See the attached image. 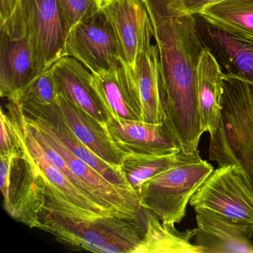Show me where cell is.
Here are the masks:
<instances>
[{"instance_id":"cell-1","label":"cell","mask_w":253,"mask_h":253,"mask_svg":"<svg viewBox=\"0 0 253 253\" xmlns=\"http://www.w3.org/2000/svg\"><path fill=\"white\" fill-rule=\"evenodd\" d=\"M159 51L164 122L184 153L198 150L201 131L197 71L204 47L181 0H143Z\"/></svg>"},{"instance_id":"cell-2","label":"cell","mask_w":253,"mask_h":253,"mask_svg":"<svg viewBox=\"0 0 253 253\" xmlns=\"http://www.w3.org/2000/svg\"><path fill=\"white\" fill-rule=\"evenodd\" d=\"M40 220L39 229L73 250L136 253L146 234L147 210L85 218L44 209Z\"/></svg>"},{"instance_id":"cell-3","label":"cell","mask_w":253,"mask_h":253,"mask_svg":"<svg viewBox=\"0 0 253 253\" xmlns=\"http://www.w3.org/2000/svg\"><path fill=\"white\" fill-rule=\"evenodd\" d=\"M218 126L210 134L209 158L237 167L253 190V84L225 74Z\"/></svg>"},{"instance_id":"cell-4","label":"cell","mask_w":253,"mask_h":253,"mask_svg":"<svg viewBox=\"0 0 253 253\" xmlns=\"http://www.w3.org/2000/svg\"><path fill=\"white\" fill-rule=\"evenodd\" d=\"M213 171L199 151L192 154L180 151L171 167L143 185L139 195L142 207L166 224L180 223L188 204Z\"/></svg>"},{"instance_id":"cell-5","label":"cell","mask_w":253,"mask_h":253,"mask_svg":"<svg viewBox=\"0 0 253 253\" xmlns=\"http://www.w3.org/2000/svg\"><path fill=\"white\" fill-rule=\"evenodd\" d=\"M17 136L20 148L10 153H0V189L3 208L16 221L32 229H39L48 186L41 169Z\"/></svg>"},{"instance_id":"cell-6","label":"cell","mask_w":253,"mask_h":253,"mask_svg":"<svg viewBox=\"0 0 253 253\" xmlns=\"http://www.w3.org/2000/svg\"><path fill=\"white\" fill-rule=\"evenodd\" d=\"M5 109L17 134L46 180L48 195L45 210L85 218L124 213L109 210L88 198L46 159L41 144L29 129L22 106L17 100L8 99Z\"/></svg>"},{"instance_id":"cell-7","label":"cell","mask_w":253,"mask_h":253,"mask_svg":"<svg viewBox=\"0 0 253 253\" xmlns=\"http://www.w3.org/2000/svg\"><path fill=\"white\" fill-rule=\"evenodd\" d=\"M189 204L195 210L253 224V190L235 166H221L214 170Z\"/></svg>"},{"instance_id":"cell-8","label":"cell","mask_w":253,"mask_h":253,"mask_svg":"<svg viewBox=\"0 0 253 253\" xmlns=\"http://www.w3.org/2000/svg\"><path fill=\"white\" fill-rule=\"evenodd\" d=\"M66 56L81 62L93 75L122 66L124 60L116 35L101 8L69 32Z\"/></svg>"},{"instance_id":"cell-9","label":"cell","mask_w":253,"mask_h":253,"mask_svg":"<svg viewBox=\"0 0 253 253\" xmlns=\"http://www.w3.org/2000/svg\"><path fill=\"white\" fill-rule=\"evenodd\" d=\"M26 38L39 75L66 56L68 32L57 0H24Z\"/></svg>"},{"instance_id":"cell-10","label":"cell","mask_w":253,"mask_h":253,"mask_svg":"<svg viewBox=\"0 0 253 253\" xmlns=\"http://www.w3.org/2000/svg\"><path fill=\"white\" fill-rule=\"evenodd\" d=\"M194 17L203 45L223 73L253 84V38L203 14Z\"/></svg>"},{"instance_id":"cell-11","label":"cell","mask_w":253,"mask_h":253,"mask_svg":"<svg viewBox=\"0 0 253 253\" xmlns=\"http://www.w3.org/2000/svg\"><path fill=\"white\" fill-rule=\"evenodd\" d=\"M105 125L123 155L165 156L181 151L180 142L164 122L152 124L111 117Z\"/></svg>"},{"instance_id":"cell-12","label":"cell","mask_w":253,"mask_h":253,"mask_svg":"<svg viewBox=\"0 0 253 253\" xmlns=\"http://www.w3.org/2000/svg\"><path fill=\"white\" fill-rule=\"evenodd\" d=\"M20 106L26 118L49 130L74 155L94 169L108 181L118 187L133 190L127 183L121 168L113 167L99 158L74 134L65 121L56 102L48 106Z\"/></svg>"},{"instance_id":"cell-13","label":"cell","mask_w":253,"mask_h":253,"mask_svg":"<svg viewBox=\"0 0 253 253\" xmlns=\"http://www.w3.org/2000/svg\"><path fill=\"white\" fill-rule=\"evenodd\" d=\"M100 8L113 28L124 62L133 69L145 34L151 28L143 0H101Z\"/></svg>"},{"instance_id":"cell-14","label":"cell","mask_w":253,"mask_h":253,"mask_svg":"<svg viewBox=\"0 0 253 253\" xmlns=\"http://www.w3.org/2000/svg\"><path fill=\"white\" fill-rule=\"evenodd\" d=\"M195 211L194 244L204 253H253V224L233 221L207 210Z\"/></svg>"},{"instance_id":"cell-15","label":"cell","mask_w":253,"mask_h":253,"mask_svg":"<svg viewBox=\"0 0 253 253\" xmlns=\"http://www.w3.org/2000/svg\"><path fill=\"white\" fill-rule=\"evenodd\" d=\"M51 69L58 94L101 123L109 120L110 117L94 87L93 74L81 62L65 56Z\"/></svg>"},{"instance_id":"cell-16","label":"cell","mask_w":253,"mask_h":253,"mask_svg":"<svg viewBox=\"0 0 253 253\" xmlns=\"http://www.w3.org/2000/svg\"><path fill=\"white\" fill-rule=\"evenodd\" d=\"M152 38L153 26L145 34L135 66L130 69L140 99L142 121L160 124L165 118L161 103L159 51L157 45L151 43Z\"/></svg>"},{"instance_id":"cell-17","label":"cell","mask_w":253,"mask_h":253,"mask_svg":"<svg viewBox=\"0 0 253 253\" xmlns=\"http://www.w3.org/2000/svg\"><path fill=\"white\" fill-rule=\"evenodd\" d=\"M93 82L109 117L142 121L141 106L129 66L93 75Z\"/></svg>"},{"instance_id":"cell-18","label":"cell","mask_w":253,"mask_h":253,"mask_svg":"<svg viewBox=\"0 0 253 253\" xmlns=\"http://www.w3.org/2000/svg\"><path fill=\"white\" fill-rule=\"evenodd\" d=\"M57 106L69 128L91 152L117 168H121L123 154L117 149L106 125L58 94Z\"/></svg>"},{"instance_id":"cell-19","label":"cell","mask_w":253,"mask_h":253,"mask_svg":"<svg viewBox=\"0 0 253 253\" xmlns=\"http://www.w3.org/2000/svg\"><path fill=\"white\" fill-rule=\"evenodd\" d=\"M39 75L35 69L27 38L12 40L5 32L0 35V94L14 98Z\"/></svg>"},{"instance_id":"cell-20","label":"cell","mask_w":253,"mask_h":253,"mask_svg":"<svg viewBox=\"0 0 253 253\" xmlns=\"http://www.w3.org/2000/svg\"><path fill=\"white\" fill-rule=\"evenodd\" d=\"M225 74L210 51L204 48L197 71L201 131L212 134L221 114Z\"/></svg>"},{"instance_id":"cell-21","label":"cell","mask_w":253,"mask_h":253,"mask_svg":"<svg viewBox=\"0 0 253 253\" xmlns=\"http://www.w3.org/2000/svg\"><path fill=\"white\" fill-rule=\"evenodd\" d=\"M196 232V228L180 232L147 210L146 234L136 253H204L203 248L191 242Z\"/></svg>"},{"instance_id":"cell-22","label":"cell","mask_w":253,"mask_h":253,"mask_svg":"<svg viewBox=\"0 0 253 253\" xmlns=\"http://www.w3.org/2000/svg\"><path fill=\"white\" fill-rule=\"evenodd\" d=\"M177 154L155 156V155L124 154L121 169L130 187L140 195L142 186L149 179L172 165Z\"/></svg>"},{"instance_id":"cell-23","label":"cell","mask_w":253,"mask_h":253,"mask_svg":"<svg viewBox=\"0 0 253 253\" xmlns=\"http://www.w3.org/2000/svg\"><path fill=\"white\" fill-rule=\"evenodd\" d=\"M201 14L253 38V0H221Z\"/></svg>"},{"instance_id":"cell-24","label":"cell","mask_w":253,"mask_h":253,"mask_svg":"<svg viewBox=\"0 0 253 253\" xmlns=\"http://www.w3.org/2000/svg\"><path fill=\"white\" fill-rule=\"evenodd\" d=\"M58 97L51 68L38 75L25 86L14 98L20 105L48 106L55 103Z\"/></svg>"},{"instance_id":"cell-25","label":"cell","mask_w":253,"mask_h":253,"mask_svg":"<svg viewBox=\"0 0 253 253\" xmlns=\"http://www.w3.org/2000/svg\"><path fill=\"white\" fill-rule=\"evenodd\" d=\"M0 32L12 40L26 38L24 0H0Z\"/></svg>"},{"instance_id":"cell-26","label":"cell","mask_w":253,"mask_h":253,"mask_svg":"<svg viewBox=\"0 0 253 253\" xmlns=\"http://www.w3.org/2000/svg\"><path fill=\"white\" fill-rule=\"evenodd\" d=\"M101 0H57L68 32L100 9Z\"/></svg>"},{"instance_id":"cell-27","label":"cell","mask_w":253,"mask_h":253,"mask_svg":"<svg viewBox=\"0 0 253 253\" xmlns=\"http://www.w3.org/2000/svg\"><path fill=\"white\" fill-rule=\"evenodd\" d=\"M0 153H10L20 148V140L15 128L6 112L0 110Z\"/></svg>"},{"instance_id":"cell-28","label":"cell","mask_w":253,"mask_h":253,"mask_svg":"<svg viewBox=\"0 0 253 253\" xmlns=\"http://www.w3.org/2000/svg\"><path fill=\"white\" fill-rule=\"evenodd\" d=\"M183 6L192 15L201 14L207 7L220 2L221 0H181Z\"/></svg>"}]
</instances>
